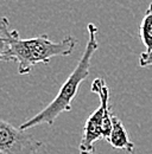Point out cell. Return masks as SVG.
I'll list each match as a JSON object with an SVG mask.
<instances>
[{
	"label": "cell",
	"instance_id": "obj_1",
	"mask_svg": "<svg viewBox=\"0 0 152 154\" xmlns=\"http://www.w3.org/2000/svg\"><path fill=\"white\" fill-rule=\"evenodd\" d=\"M0 58L5 62H16L19 75L29 74L39 63L48 64L54 57L70 56L77 40L71 36L55 43L48 35H40L29 39L20 38L18 31L10 27L6 17L0 20Z\"/></svg>",
	"mask_w": 152,
	"mask_h": 154
},
{
	"label": "cell",
	"instance_id": "obj_2",
	"mask_svg": "<svg viewBox=\"0 0 152 154\" xmlns=\"http://www.w3.org/2000/svg\"><path fill=\"white\" fill-rule=\"evenodd\" d=\"M88 31V42L86 45V49L82 54L81 58L77 62V65L74 71L69 75L67 81L61 87L56 97L38 114L32 116L31 119H27L19 128L23 131H26L29 128L37 127L39 125H54L56 119L62 113L70 112L71 110V102L77 95L78 88L81 83L89 76L90 70V62L92 58L99 49L97 43V27L95 24L89 23L87 25Z\"/></svg>",
	"mask_w": 152,
	"mask_h": 154
},
{
	"label": "cell",
	"instance_id": "obj_3",
	"mask_svg": "<svg viewBox=\"0 0 152 154\" xmlns=\"http://www.w3.org/2000/svg\"><path fill=\"white\" fill-rule=\"evenodd\" d=\"M92 91L100 98L99 108L87 119L82 139L80 142V151L95 153L94 143L97 140H108L113 128V114L109 107V89L102 78H95L90 87Z\"/></svg>",
	"mask_w": 152,
	"mask_h": 154
},
{
	"label": "cell",
	"instance_id": "obj_4",
	"mask_svg": "<svg viewBox=\"0 0 152 154\" xmlns=\"http://www.w3.org/2000/svg\"><path fill=\"white\" fill-rule=\"evenodd\" d=\"M43 142L26 131L0 121V152L2 154H37Z\"/></svg>",
	"mask_w": 152,
	"mask_h": 154
},
{
	"label": "cell",
	"instance_id": "obj_5",
	"mask_svg": "<svg viewBox=\"0 0 152 154\" xmlns=\"http://www.w3.org/2000/svg\"><path fill=\"white\" fill-rule=\"evenodd\" d=\"M107 141L115 149H125L130 154H134V143L130 140L124 123L118 116H113V128Z\"/></svg>",
	"mask_w": 152,
	"mask_h": 154
},
{
	"label": "cell",
	"instance_id": "obj_6",
	"mask_svg": "<svg viewBox=\"0 0 152 154\" xmlns=\"http://www.w3.org/2000/svg\"><path fill=\"white\" fill-rule=\"evenodd\" d=\"M140 39L144 46L146 48V51L152 50V2L149 5L147 10L145 11V14L141 19L140 27H139Z\"/></svg>",
	"mask_w": 152,
	"mask_h": 154
},
{
	"label": "cell",
	"instance_id": "obj_7",
	"mask_svg": "<svg viewBox=\"0 0 152 154\" xmlns=\"http://www.w3.org/2000/svg\"><path fill=\"white\" fill-rule=\"evenodd\" d=\"M139 65L141 68L152 65V50L140 54V56H139Z\"/></svg>",
	"mask_w": 152,
	"mask_h": 154
},
{
	"label": "cell",
	"instance_id": "obj_8",
	"mask_svg": "<svg viewBox=\"0 0 152 154\" xmlns=\"http://www.w3.org/2000/svg\"><path fill=\"white\" fill-rule=\"evenodd\" d=\"M81 154H95V153H88V152H81Z\"/></svg>",
	"mask_w": 152,
	"mask_h": 154
}]
</instances>
